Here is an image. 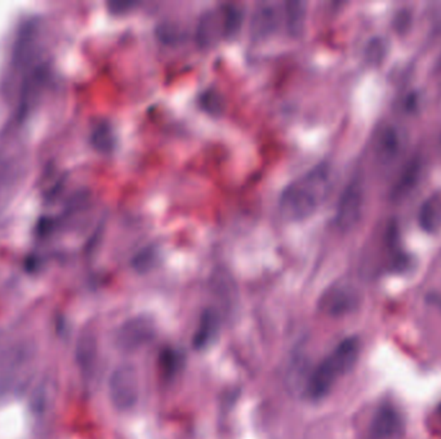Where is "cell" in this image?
<instances>
[{"label": "cell", "instance_id": "6da1fadb", "mask_svg": "<svg viewBox=\"0 0 441 439\" xmlns=\"http://www.w3.org/2000/svg\"><path fill=\"white\" fill-rule=\"evenodd\" d=\"M330 177L329 165L319 164L289 183L279 200L281 215L293 222L311 217L327 197Z\"/></svg>", "mask_w": 441, "mask_h": 439}, {"label": "cell", "instance_id": "7a4b0ae2", "mask_svg": "<svg viewBox=\"0 0 441 439\" xmlns=\"http://www.w3.org/2000/svg\"><path fill=\"white\" fill-rule=\"evenodd\" d=\"M359 352L360 343L358 338L342 340L311 373L306 386L308 398L319 401L327 397L335 383L355 366Z\"/></svg>", "mask_w": 441, "mask_h": 439}, {"label": "cell", "instance_id": "3957f363", "mask_svg": "<svg viewBox=\"0 0 441 439\" xmlns=\"http://www.w3.org/2000/svg\"><path fill=\"white\" fill-rule=\"evenodd\" d=\"M108 394L118 410L133 408L138 399V376L133 366L121 365L115 368L108 381Z\"/></svg>", "mask_w": 441, "mask_h": 439}, {"label": "cell", "instance_id": "277c9868", "mask_svg": "<svg viewBox=\"0 0 441 439\" xmlns=\"http://www.w3.org/2000/svg\"><path fill=\"white\" fill-rule=\"evenodd\" d=\"M33 365V353L27 346H20L8 353L0 366V386L17 391L25 386Z\"/></svg>", "mask_w": 441, "mask_h": 439}, {"label": "cell", "instance_id": "5b68a950", "mask_svg": "<svg viewBox=\"0 0 441 439\" xmlns=\"http://www.w3.org/2000/svg\"><path fill=\"white\" fill-rule=\"evenodd\" d=\"M364 204V193L360 182L353 180L342 192L337 207L335 223L342 231L353 229L360 220Z\"/></svg>", "mask_w": 441, "mask_h": 439}, {"label": "cell", "instance_id": "8992f818", "mask_svg": "<svg viewBox=\"0 0 441 439\" xmlns=\"http://www.w3.org/2000/svg\"><path fill=\"white\" fill-rule=\"evenodd\" d=\"M404 424L400 413L390 405H383L375 413L370 428L369 439H400Z\"/></svg>", "mask_w": 441, "mask_h": 439}, {"label": "cell", "instance_id": "52a82bcc", "mask_svg": "<svg viewBox=\"0 0 441 439\" xmlns=\"http://www.w3.org/2000/svg\"><path fill=\"white\" fill-rule=\"evenodd\" d=\"M153 336V325L146 319L128 321L118 333V344L126 351H133L143 346Z\"/></svg>", "mask_w": 441, "mask_h": 439}, {"label": "cell", "instance_id": "ba28073f", "mask_svg": "<svg viewBox=\"0 0 441 439\" xmlns=\"http://www.w3.org/2000/svg\"><path fill=\"white\" fill-rule=\"evenodd\" d=\"M228 38L223 11L209 12L206 14L198 27V40L201 46H211L220 38Z\"/></svg>", "mask_w": 441, "mask_h": 439}, {"label": "cell", "instance_id": "9c48e42d", "mask_svg": "<svg viewBox=\"0 0 441 439\" xmlns=\"http://www.w3.org/2000/svg\"><path fill=\"white\" fill-rule=\"evenodd\" d=\"M281 19L283 14L274 3L260 4L253 16V33L260 38L268 36L279 27Z\"/></svg>", "mask_w": 441, "mask_h": 439}, {"label": "cell", "instance_id": "30bf717a", "mask_svg": "<svg viewBox=\"0 0 441 439\" xmlns=\"http://www.w3.org/2000/svg\"><path fill=\"white\" fill-rule=\"evenodd\" d=\"M355 304V294L345 286H337L328 290L320 301L324 312L332 316L343 314L351 309Z\"/></svg>", "mask_w": 441, "mask_h": 439}, {"label": "cell", "instance_id": "8fae6325", "mask_svg": "<svg viewBox=\"0 0 441 439\" xmlns=\"http://www.w3.org/2000/svg\"><path fill=\"white\" fill-rule=\"evenodd\" d=\"M420 226L425 232L437 233L441 229V192L431 195L422 204L418 214Z\"/></svg>", "mask_w": 441, "mask_h": 439}, {"label": "cell", "instance_id": "7c38bea8", "mask_svg": "<svg viewBox=\"0 0 441 439\" xmlns=\"http://www.w3.org/2000/svg\"><path fill=\"white\" fill-rule=\"evenodd\" d=\"M220 329V316L214 309H207L201 314V322L195 331L194 346L203 349L212 343Z\"/></svg>", "mask_w": 441, "mask_h": 439}, {"label": "cell", "instance_id": "4fadbf2b", "mask_svg": "<svg viewBox=\"0 0 441 439\" xmlns=\"http://www.w3.org/2000/svg\"><path fill=\"white\" fill-rule=\"evenodd\" d=\"M305 17H306V9H305L303 3L288 1L284 4L283 19L285 21L288 33L290 35L297 36L298 33H301L303 30V24H305Z\"/></svg>", "mask_w": 441, "mask_h": 439}, {"label": "cell", "instance_id": "5bb4252c", "mask_svg": "<svg viewBox=\"0 0 441 439\" xmlns=\"http://www.w3.org/2000/svg\"><path fill=\"white\" fill-rule=\"evenodd\" d=\"M96 358V343L91 334H84L78 344V359L83 371L89 373L92 371Z\"/></svg>", "mask_w": 441, "mask_h": 439}, {"label": "cell", "instance_id": "9a60e30c", "mask_svg": "<svg viewBox=\"0 0 441 439\" xmlns=\"http://www.w3.org/2000/svg\"><path fill=\"white\" fill-rule=\"evenodd\" d=\"M159 365H161V375L166 379H173L174 376L180 373L181 367L183 366V357L177 351L167 349L161 353Z\"/></svg>", "mask_w": 441, "mask_h": 439}, {"label": "cell", "instance_id": "2e32d148", "mask_svg": "<svg viewBox=\"0 0 441 439\" xmlns=\"http://www.w3.org/2000/svg\"><path fill=\"white\" fill-rule=\"evenodd\" d=\"M420 169H421V164L417 160L409 162L408 167H405L400 180H397L395 186L394 193H392L395 197H401L402 195L408 192L410 188L415 187V182L418 180Z\"/></svg>", "mask_w": 441, "mask_h": 439}, {"label": "cell", "instance_id": "e0dca14e", "mask_svg": "<svg viewBox=\"0 0 441 439\" xmlns=\"http://www.w3.org/2000/svg\"><path fill=\"white\" fill-rule=\"evenodd\" d=\"M399 147H400L399 135L395 132V129L388 128L382 133L378 142V155L383 160L394 159L399 151Z\"/></svg>", "mask_w": 441, "mask_h": 439}, {"label": "cell", "instance_id": "ac0fdd59", "mask_svg": "<svg viewBox=\"0 0 441 439\" xmlns=\"http://www.w3.org/2000/svg\"><path fill=\"white\" fill-rule=\"evenodd\" d=\"M439 66H440V68H441V60H440V62H439Z\"/></svg>", "mask_w": 441, "mask_h": 439}]
</instances>
